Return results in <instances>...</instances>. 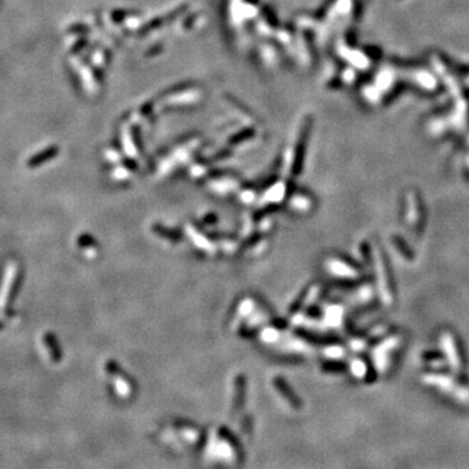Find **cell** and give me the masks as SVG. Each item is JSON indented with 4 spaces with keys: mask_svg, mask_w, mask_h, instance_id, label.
Listing matches in <instances>:
<instances>
[{
    "mask_svg": "<svg viewBox=\"0 0 469 469\" xmlns=\"http://www.w3.org/2000/svg\"><path fill=\"white\" fill-rule=\"evenodd\" d=\"M326 269L330 274L335 275V276H340V278H357L358 276V273L356 269H353L348 263L343 262L338 258L327 259Z\"/></svg>",
    "mask_w": 469,
    "mask_h": 469,
    "instance_id": "5b68a950",
    "label": "cell"
},
{
    "mask_svg": "<svg viewBox=\"0 0 469 469\" xmlns=\"http://www.w3.org/2000/svg\"><path fill=\"white\" fill-rule=\"evenodd\" d=\"M78 245H80L81 249H84L85 253H88L89 255H94V253L97 252V247H96V241L89 236V234H82L80 239H78Z\"/></svg>",
    "mask_w": 469,
    "mask_h": 469,
    "instance_id": "4fadbf2b",
    "label": "cell"
},
{
    "mask_svg": "<svg viewBox=\"0 0 469 469\" xmlns=\"http://www.w3.org/2000/svg\"><path fill=\"white\" fill-rule=\"evenodd\" d=\"M43 342H44V347L48 352V356L51 358V361L54 362H59L61 360V351H60V347L56 342L55 336L51 334V332H47V334L43 336Z\"/></svg>",
    "mask_w": 469,
    "mask_h": 469,
    "instance_id": "ba28073f",
    "label": "cell"
},
{
    "mask_svg": "<svg viewBox=\"0 0 469 469\" xmlns=\"http://www.w3.org/2000/svg\"><path fill=\"white\" fill-rule=\"evenodd\" d=\"M407 215H406V220L410 223V226H413L416 223L418 222V205H417V199L414 197L412 193L408 195V199H407Z\"/></svg>",
    "mask_w": 469,
    "mask_h": 469,
    "instance_id": "30bf717a",
    "label": "cell"
},
{
    "mask_svg": "<svg viewBox=\"0 0 469 469\" xmlns=\"http://www.w3.org/2000/svg\"><path fill=\"white\" fill-rule=\"evenodd\" d=\"M290 206L292 207V210L302 213V211L309 210V207L312 206V199L305 195H294L293 198H290Z\"/></svg>",
    "mask_w": 469,
    "mask_h": 469,
    "instance_id": "7c38bea8",
    "label": "cell"
},
{
    "mask_svg": "<svg viewBox=\"0 0 469 469\" xmlns=\"http://www.w3.org/2000/svg\"><path fill=\"white\" fill-rule=\"evenodd\" d=\"M400 339L398 336H391L386 339L382 343H379L377 347H374L371 352V358H373L374 366L377 368L379 373H383L387 370L390 364V353L399 346Z\"/></svg>",
    "mask_w": 469,
    "mask_h": 469,
    "instance_id": "7a4b0ae2",
    "label": "cell"
},
{
    "mask_svg": "<svg viewBox=\"0 0 469 469\" xmlns=\"http://www.w3.org/2000/svg\"><path fill=\"white\" fill-rule=\"evenodd\" d=\"M342 317H343V309L340 306L338 305H332L329 306L326 309V314H325V318H326V325L331 327H338L340 323H342Z\"/></svg>",
    "mask_w": 469,
    "mask_h": 469,
    "instance_id": "9c48e42d",
    "label": "cell"
},
{
    "mask_svg": "<svg viewBox=\"0 0 469 469\" xmlns=\"http://www.w3.org/2000/svg\"><path fill=\"white\" fill-rule=\"evenodd\" d=\"M20 267L17 263L12 262L5 271L4 282H3V287L0 290V309L3 312V314L7 317L9 315V309H11L13 300L19 292V288H20Z\"/></svg>",
    "mask_w": 469,
    "mask_h": 469,
    "instance_id": "6da1fadb",
    "label": "cell"
},
{
    "mask_svg": "<svg viewBox=\"0 0 469 469\" xmlns=\"http://www.w3.org/2000/svg\"><path fill=\"white\" fill-rule=\"evenodd\" d=\"M374 255V266H375V274H377V279H378V291H379V294H381L382 301L385 305H391L392 302V296H391V292H390L389 288V282H387V275H386L385 271V265L382 262V258L379 253H378L377 249H374L373 252Z\"/></svg>",
    "mask_w": 469,
    "mask_h": 469,
    "instance_id": "3957f363",
    "label": "cell"
},
{
    "mask_svg": "<svg viewBox=\"0 0 469 469\" xmlns=\"http://www.w3.org/2000/svg\"><path fill=\"white\" fill-rule=\"evenodd\" d=\"M107 370L112 377L116 378V391L121 395L129 394L132 390L131 383H129L127 377H123V373H121V370L117 368V365H116V364H108Z\"/></svg>",
    "mask_w": 469,
    "mask_h": 469,
    "instance_id": "8992f818",
    "label": "cell"
},
{
    "mask_svg": "<svg viewBox=\"0 0 469 469\" xmlns=\"http://www.w3.org/2000/svg\"><path fill=\"white\" fill-rule=\"evenodd\" d=\"M441 346L443 352H445L446 357H447V361H449V366H451V369L457 371V370L460 369L461 362L460 357H459V354H457L455 340H453V338L451 336L449 332H445V334L442 335Z\"/></svg>",
    "mask_w": 469,
    "mask_h": 469,
    "instance_id": "277c9868",
    "label": "cell"
},
{
    "mask_svg": "<svg viewBox=\"0 0 469 469\" xmlns=\"http://www.w3.org/2000/svg\"><path fill=\"white\" fill-rule=\"evenodd\" d=\"M244 389H245V385H244L243 381H240L237 385H236V399H234V410H239L243 406L244 402Z\"/></svg>",
    "mask_w": 469,
    "mask_h": 469,
    "instance_id": "9a60e30c",
    "label": "cell"
},
{
    "mask_svg": "<svg viewBox=\"0 0 469 469\" xmlns=\"http://www.w3.org/2000/svg\"><path fill=\"white\" fill-rule=\"evenodd\" d=\"M325 354H326L327 357H330V358H340L343 354H344V350H343L342 347H339V346L329 347V348L325 350Z\"/></svg>",
    "mask_w": 469,
    "mask_h": 469,
    "instance_id": "2e32d148",
    "label": "cell"
},
{
    "mask_svg": "<svg viewBox=\"0 0 469 469\" xmlns=\"http://www.w3.org/2000/svg\"><path fill=\"white\" fill-rule=\"evenodd\" d=\"M351 370H352V373H353L356 377H364L366 374L365 364H364L361 360H358V358L352 360V362H351Z\"/></svg>",
    "mask_w": 469,
    "mask_h": 469,
    "instance_id": "5bb4252c",
    "label": "cell"
},
{
    "mask_svg": "<svg viewBox=\"0 0 469 469\" xmlns=\"http://www.w3.org/2000/svg\"><path fill=\"white\" fill-rule=\"evenodd\" d=\"M58 147L56 146H50L47 149H44L43 151H39L38 154H36L34 156H32L30 159L28 160V167L29 168H37L40 164L46 163L48 160L54 159L58 154Z\"/></svg>",
    "mask_w": 469,
    "mask_h": 469,
    "instance_id": "52a82bcc",
    "label": "cell"
},
{
    "mask_svg": "<svg viewBox=\"0 0 469 469\" xmlns=\"http://www.w3.org/2000/svg\"><path fill=\"white\" fill-rule=\"evenodd\" d=\"M275 385H276V389L279 390V392L284 396V398L290 402V404H292L293 406V408H300V402H298L297 399L294 398V394L291 391V389L288 387V385H287L286 382L283 381H276L275 382Z\"/></svg>",
    "mask_w": 469,
    "mask_h": 469,
    "instance_id": "8fae6325",
    "label": "cell"
}]
</instances>
